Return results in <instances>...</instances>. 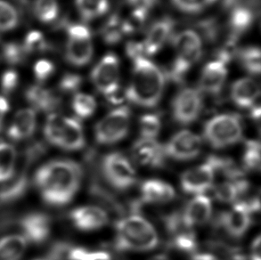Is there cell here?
<instances>
[{
    "label": "cell",
    "instance_id": "obj_48",
    "mask_svg": "<svg viewBox=\"0 0 261 260\" xmlns=\"http://www.w3.org/2000/svg\"><path fill=\"white\" fill-rule=\"evenodd\" d=\"M260 236L255 238L253 243L251 244V260H261L260 256Z\"/></svg>",
    "mask_w": 261,
    "mask_h": 260
},
{
    "label": "cell",
    "instance_id": "obj_36",
    "mask_svg": "<svg viewBox=\"0 0 261 260\" xmlns=\"http://www.w3.org/2000/svg\"><path fill=\"white\" fill-rule=\"evenodd\" d=\"M67 260H113L106 251L89 250L81 247L68 246L65 253Z\"/></svg>",
    "mask_w": 261,
    "mask_h": 260
},
{
    "label": "cell",
    "instance_id": "obj_27",
    "mask_svg": "<svg viewBox=\"0 0 261 260\" xmlns=\"http://www.w3.org/2000/svg\"><path fill=\"white\" fill-rule=\"evenodd\" d=\"M17 165V151L7 142H0V184L14 178Z\"/></svg>",
    "mask_w": 261,
    "mask_h": 260
},
{
    "label": "cell",
    "instance_id": "obj_35",
    "mask_svg": "<svg viewBox=\"0 0 261 260\" xmlns=\"http://www.w3.org/2000/svg\"><path fill=\"white\" fill-rule=\"evenodd\" d=\"M241 64L249 73L258 75L260 73V50L256 46H249L239 54Z\"/></svg>",
    "mask_w": 261,
    "mask_h": 260
},
{
    "label": "cell",
    "instance_id": "obj_50",
    "mask_svg": "<svg viewBox=\"0 0 261 260\" xmlns=\"http://www.w3.org/2000/svg\"><path fill=\"white\" fill-rule=\"evenodd\" d=\"M150 260H170V257H167L165 255H159V256H155L152 257Z\"/></svg>",
    "mask_w": 261,
    "mask_h": 260
},
{
    "label": "cell",
    "instance_id": "obj_26",
    "mask_svg": "<svg viewBox=\"0 0 261 260\" xmlns=\"http://www.w3.org/2000/svg\"><path fill=\"white\" fill-rule=\"evenodd\" d=\"M28 241L22 235H8L0 238V260H21L27 250Z\"/></svg>",
    "mask_w": 261,
    "mask_h": 260
},
{
    "label": "cell",
    "instance_id": "obj_10",
    "mask_svg": "<svg viewBox=\"0 0 261 260\" xmlns=\"http://www.w3.org/2000/svg\"><path fill=\"white\" fill-rule=\"evenodd\" d=\"M202 109V97L197 89L184 88L172 102V116L180 125H189L197 120Z\"/></svg>",
    "mask_w": 261,
    "mask_h": 260
},
{
    "label": "cell",
    "instance_id": "obj_30",
    "mask_svg": "<svg viewBox=\"0 0 261 260\" xmlns=\"http://www.w3.org/2000/svg\"><path fill=\"white\" fill-rule=\"evenodd\" d=\"M75 5L85 21L100 17L109 9L108 0H75Z\"/></svg>",
    "mask_w": 261,
    "mask_h": 260
},
{
    "label": "cell",
    "instance_id": "obj_6",
    "mask_svg": "<svg viewBox=\"0 0 261 260\" xmlns=\"http://www.w3.org/2000/svg\"><path fill=\"white\" fill-rule=\"evenodd\" d=\"M204 137L215 149H222L237 144L243 137L240 117L224 113L213 117L204 127Z\"/></svg>",
    "mask_w": 261,
    "mask_h": 260
},
{
    "label": "cell",
    "instance_id": "obj_39",
    "mask_svg": "<svg viewBox=\"0 0 261 260\" xmlns=\"http://www.w3.org/2000/svg\"><path fill=\"white\" fill-rule=\"evenodd\" d=\"M244 166L245 169L256 171L260 168V146L257 141H248L244 150Z\"/></svg>",
    "mask_w": 261,
    "mask_h": 260
},
{
    "label": "cell",
    "instance_id": "obj_40",
    "mask_svg": "<svg viewBox=\"0 0 261 260\" xmlns=\"http://www.w3.org/2000/svg\"><path fill=\"white\" fill-rule=\"evenodd\" d=\"M56 72V65L52 61L46 58H40L36 61L32 67V73L38 84L44 85L49 81Z\"/></svg>",
    "mask_w": 261,
    "mask_h": 260
},
{
    "label": "cell",
    "instance_id": "obj_17",
    "mask_svg": "<svg viewBox=\"0 0 261 260\" xmlns=\"http://www.w3.org/2000/svg\"><path fill=\"white\" fill-rule=\"evenodd\" d=\"M22 236L28 243L39 244L46 241L51 233V219L40 212H33L24 216L20 221Z\"/></svg>",
    "mask_w": 261,
    "mask_h": 260
},
{
    "label": "cell",
    "instance_id": "obj_31",
    "mask_svg": "<svg viewBox=\"0 0 261 260\" xmlns=\"http://www.w3.org/2000/svg\"><path fill=\"white\" fill-rule=\"evenodd\" d=\"M128 32L126 21H122L120 18L113 15L111 16L102 30V39L107 44L114 45L120 42L124 34Z\"/></svg>",
    "mask_w": 261,
    "mask_h": 260
},
{
    "label": "cell",
    "instance_id": "obj_13",
    "mask_svg": "<svg viewBox=\"0 0 261 260\" xmlns=\"http://www.w3.org/2000/svg\"><path fill=\"white\" fill-rule=\"evenodd\" d=\"M251 214L247 202H238L220 216L219 225L228 236L238 239L243 237L250 227Z\"/></svg>",
    "mask_w": 261,
    "mask_h": 260
},
{
    "label": "cell",
    "instance_id": "obj_49",
    "mask_svg": "<svg viewBox=\"0 0 261 260\" xmlns=\"http://www.w3.org/2000/svg\"><path fill=\"white\" fill-rule=\"evenodd\" d=\"M191 260H222L218 256L212 253H195L192 256Z\"/></svg>",
    "mask_w": 261,
    "mask_h": 260
},
{
    "label": "cell",
    "instance_id": "obj_44",
    "mask_svg": "<svg viewBox=\"0 0 261 260\" xmlns=\"http://www.w3.org/2000/svg\"><path fill=\"white\" fill-rule=\"evenodd\" d=\"M173 4L180 11L192 14L198 13L205 7L215 3L217 0H172Z\"/></svg>",
    "mask_w": 261,
    "mask_h": 260
},
{
    "label": "cell",
    "instance_id": "obj_42",
    "mask_svg": "<svg viewBox=\"0 0 261 260\" xmlns=\"http://www.w3.org/2000/svg\"><path fill=\"white\" fill-rule=\"evenodd\" d=\"M20 85V75L13 68L7 69L0 76V89L5 95H8L17 89Z\"/></svg>",
    "mask_w": 261,
    "mask_h": 260
},
{
    "label": "cell",
    "instance_id": "obj_16",
    "mask_svg": "<svg viewBox=\"0 0 261 260\" xmlns=\"http://www.w3.org/2000/svg\"><path fill=\"white\" fill-rule=\"evenodd\" d=\"M69 217L75 227L84 232L98 230L109 222L107 212L97 206L77 207L71 211Z\"/></svg>",
    "mask_w": 261,
    "mask_h": 260
},
{
    "label": "cell",
    "instance_id": "obj_19",
    "mask_svg": "<svg viewBox=\"0 0 261 260\" xmlns=\"http://www.w3.org/2000/svg\"><path fill=\"white\" fill-rule=\"evenodd\" d=\"M226 76L227 69L225 63L218 59L210 62L201 71L199 82L201 90L211 95L219 94L225 85Z\"/></svg>",
    "mask_w": 261,
    "mask_h": 260
},
{
    "label": "cell",
    "instance_id": "obj_34",
    "mask_svg": "<svg viewBox=\"0 0 261 260\" xmlns=\"http://www.w3.org/2000/svg\"><path fill=\"white\" fill-rule=\"evenodd\" d=\"M71 106L76 116L81 119H88L95 113L96 102L92 95L77 93L73 96Z\"/></svg>",
    "mask_w": 261,
    "mask_h": 260
},
{
    "label": "cell",
    "instance_id": "obj_14",
    "mask_svg": "<svg viewBox=\"0 0 261 260\" xmlns=\"http://www.w3.org/2000/svg\"><path fill=\"white\" fill-rule=\"evenodd\" d=\"M215 176L214 169L207 160L203 164L184 172L180 178V185L187 194H202L212 187Z\"/></svg>",
    "mask_w": 261,
    "mask_h": 260
},
{
    "label": "cell",
    "instance_id": "obj_29",
    "mask_svg": "<svg viewBox=\"0 0 261 260\" xmlns=\"http://www.w3.org/2000/svg\"><path fill=\"white\" fill-rule=\"evenodd\" d=\"M33 14L38 21L51 24L57 21L60 14L58 0H35L33 4Z\"/></svg>",
    "mask_w": 261,
    "mask_h": 260
},
{
    "label": "cell",
    "instance_id": "obj_41",
    "mask_svg": "<svg viewBox=\"0 0 261 260\" xmlns=\"http://www.w3.org/2000/svg\"><path fill=\"white\" fill-rule=\"evenodd\" d=\"M27 187V180L24 176L18 177L17 179L8 185L5 189L0 190V201L1 202H9L12 200H16L18 197L24 194L25 189Z\"/></svg>",
    "mask_w": 261,
    "mask_h": 260
},
{
    "label": "cell",
    "instance_id": "obj_11",
    "mask_svg": "<svg viewBox=\"0 0 261 260\" xmlns=\"http://www.w3.org/2000/svg\"><path fill=\"white\" fill-rule=\"evenodd\" d=\"M119 60L114 54H107L92 70L91 80L105 96L119 88Z\"/></svg>",
    "mask_w": 261,
    "mask_h": 260
},
{
    "label": "cell",
    "instance_id": "obj_37",
    "mask_svg": "<svg viewBox=\"0 0 261 260\" xmlns=\"http://www.w3.org/2000/svg\"><path fill=\"white\" fill-rule=\"evenodd\" d=\"M1 56L4 61L10 65H17L25 60L27 54L21 43L10 41L4 44L1 49Z\"/></svg>",
    "mask_w": 261,
    "mask_h": 260
},
{
    "label": "cell",
    "instance_id": "obj_7",
    "mask_svg": "<svg viewBox=\"0 0 261 260\" xmlns=\"http://www.w3.org/2000/svg\"><path fill=\"white\" fill-rule=\"evenodd\" d=\"M130 117V110L126 106L112 111L95 125V141L109 145L122 140L129 131Z\"/></svg>",
    "mask_w": 261,
    "mask_h": 260
},
{
    "label": "cell",
    "instance_id": "obj_9",
    "mask_svg": "<svg viewBox=\"0 0 261 260\" xmlns=\"http://www.w3.org/2000/svg\"><path fill=\"white\" fill-rule=\"evenodd\" d=\"M66 33V60L74 66H85L90 62L93 56L91 33L87 26L77 23L69 25Z\"/></svg>",
    "mask_w": 261,
    "mask_h": 260
},
{
    "label": "cell",
    "instance_id": "obj_45",
    "mask_svg": "<svg viewBox=\"0 0 261 260\" xmlns=\"http://www.w3.org/2000/svg\"><path fill=\"white\" fill-rule=\"evenodd\" d=\"M82 84V77L74 73L64 74L63 77H61L59 82V88L61 91L64 93H73L81 88Z\"/></svg>",
    "mask_w": 261,
    "mask_h": 260
},
{
    "label": "cell",
    "instance_id": "obj_24",
    "mask_svg": "<svg viewBox=\"0 0 261 260\" xmlns=\"http://www.w3.org/2000/svg\"><path fill=\"white\" fill-rule=\"evenodd\" d=\"M141 196L146 203L163 204L174 200L176 193L170 184L159 179H149L142 184Z\"/></svg>",
    "mask_w": 261,
    "mask_h": 260
},
{
    "label": "cell",
    "instance_id": "obj_3",
    "mask_svg": "<svg viewBox=\"0 0 261 260\" xmlns=\"http://www.w3.org/2000/svg\"><path fill=\"white\" fill-rule=\"evenodd\" d=\"M115 245L118 250L143 252L155 249L159 236L152 224L133 214L117 222Z\"/></svg>",
    "mask_w": 261,
    "mask_h": 260
},
{
    "label": "cell",
    "instance_id": "obj_43",
    "mask_svg": "<svg viewBox=\"0 0 261 260\" xmlns=\"http://www.w3.org/2000/svg\"><path fill=\"white\" fill-rule=\"evenodd\" d=\"M127 3L133 10V17L142 21L155 6L157 0H127Z\"/></svg>",
    "mask_w": 261,
    "mask_h": 260
},
{
    "label": "cell",
    "instance_id": "obj_33",
    "mask_svg": "<svg viewBox=\"0 0 261 260\" xmlns=\"http://www.w3.org/2000/svg\"><path fill=\"white\" fill-rule=\"evenodd\" d=\"M19 25V14L13 4L0 0V32L14 31Z\"/></svg>",
    "mask_w": 261,
    "mask_h": 260
},
{
    "label": "cell",
    "instance_id": "obj_47",
    "mask_svg": "<svg viewBox=\"0 0 261 260\" xmlns=\"http://www.w3.org/2000/svg\"><path fill=\"white\" fill-rule=\"evenodd\" d=\"M10 111V103L7 97L4 95H0V126L2 125L5 117Z\"/></svg>",
    "mask_w": 261,
    "mask_h": 260
},
{
    "label": "cell",
    "instance_id": "obj_1",
    "mask_svg": "<svg viewBox=\"0 0 261 260\" xmlns=\"http://www.w3.org/2000/svg\"><path fill=\"white\" fill-rule=\"evenodd\" d=\"M82 176V167L77 162L53 160L39 167L34 175V184L46 204L62 207L78 193Z\"/></svg>",
    "mask_w": 261,
    "mask_h": 260
},
{
    "label": "cell",
    "instance_id": "obj_25",
    "mask_svg": "<svg viewBox=\"0 0 261 260\" xmlns=\"http://www.w3.org/2000/svg\"><path fill=\"white\" fill-rule=\"evenodd\" d=\"M230 9V39L236 41L237 38L251 28L254 21V12L246 4L242 2L234 5Z\"/></svg>",
    "mask_w": 261,
    "mask_h": 260
},
{
    "label": "cell",
    "instance_id": "obj_22",
    "mask_svg": "<svg viewBox=\"0 0 261 260\" xmlns=\"http://www.w3.org/2000/svg\"><path fill=\"white\" fill-rule=\"evenodd\" d=\"M212 204L210 198L199 194L188 202L182 216L187 225L193 227L206 224L212 218Z\"/></svg>",
    "mask_w": 261,
    "mask_h": 260
},
{
    "label": "cell",
    "instance_id": "obj_20",
    "mask_svg": "<svg viewBox=\"0 0 261 260\" xmlns=\"http://www.w3.org/2000/svg\"><path fill=\"white\" fill-rule=\"evenodd\" d=\"M26 100L35 112L53 113L60 105V98L44 85H32L27 89Z\"/></svg>",
    "mask_w": 261,
    "mask_h": 260
},
{
    "label": "cell",
    "instance_id": "obj_38",
    "mask_svg": "<svg viewBox=\"0 0 261 260\" xmlns=\"http://www.w3.org/2000/svg\"><path fill=\"white\" fill-rule=\"evenodd\" d=\"M162 128V121L156 114H145L141 117L139 121V130L142 138L154 139Z\"/></svg>",
    "mask_w": 261,
    "mask_h": 260
},
{
    "label": "cell",
    "instance_id": "obj_32",
    "mask_svg": "<svg viewBox=\"0 0 261 260\" xmlns=\"http://www.w3.org/2000/svg\"><path fill=\"white\" fill-rule=\"evenodd\" d=\"M21 45L25 53L28 55H38L44 53L48 47L46 36L39 30H31L24 36Z\"/></svg>",
    "mask_w": 261,
    "mask_h": 260
},
{
    "label": "cell",
    "instance_id": "obj_23",
    "mask_svg": "<svg viewBox=\"0 0 261 260\" xmlns=\"http://www.w3.org/2000/svg\"><path fill=\"white\" fill-rule=\"evenodd\" d=\"M260 94L258 84L252 79L244 77L236 81L231 89V98L240 108L247 109L255 106Z\"/></svg>",
    "mask_w": 261,
    "mask_h": 260
},
{
    "label": "cell",
    "instance_id": "obj_18",
    "mask_svg": "<svg viewBox=\"0 0 261 260\" xmlns=\"http://www.w3.org/2000/svg\"><path fill=\"white\" fill-rule=\"evenodd\" d=\"M37 124V112L31 107L21 108L12 118L7 128V136L13 141L26 140L35 133Z\"/></svg>",
    "mask_w": 261,
    "mask_h": 260
},
{
    "label": "cell",
    "instance_id": "obj_12",
    "mask_svg": "<svg viewBox=\"0 0 261 260\" xmlns=\"http://www.w3.org/2000/svg\"><path fill=\"white\" fill-rule=\"evenodd\" d=\"M202 147L201 137L188 130L175 134L164 146L166 155L176 161H190L200 154Z\"/></svg>",
    "mask_w": 261,
    "mask_h": 260
},
{
    "label": "cell",
    "instance_id": "obj_15",
    "mask_svg": "<svg viewBox=\"0 0 261 260\" xmlns=\"http://www.w3.org/2000/svg\"><path fill=\"white\" fill-rule=\"evenodd\" d=\"M132 154L139 164L149 168L163 167L167 156L164 146L158 141L142 137L133 144Z\"/></svg>",
    "mask_w": 261,
    "mask_h": 260
},
{
    "label": "cell",
    "instance_id": "obj_8",
    "mask_svg": "<svg viewBox=\"0 0 261 260\" xmlns=\"http://www.w3.org/2000/svg\"><path fill=\"white\" fill-rule=\"evenodd\" d=\"M106 181L117 190L125 191L137 182V171L130 161L120 152H111L102 162Z\"/></svg>",
    "mask_w": 261,
    "mask_h": 260
},
{
    "label": "cell",
    "instance_id": "obj_4",
    "mask_svg": "<svg viewBox=\"0 0 261 260\" xmlns=\"http://www.w3.org/2000/svg\"><path fill=\"white\" fill-rule=\"evenodd\" d=\"M43 132L49 144L65 151H78L85 145L83 127L74 118L50 113Z\"/></svg>",
    "mask_w": 261,
    "mask_h": 260
},
{
    "label": "cell",
    "instance_id": "obj_5",
    "mask_svg": "<svg viewBox=\"0 0 261 260\" xmlns=\"http://www.w3.org/2000/svg\"><path fill=\"white\" fill-rule=\"evenodd\" d=\"M174 46L176 59L169 70V77L174 82H181L191 67L201 58V39L196 32L187 30L176 36Z\"/></svg>",
    "mask_w": 261,
    "mask_h": 260
},
{
    "label": "cell",
    "instance_id": "obj_28",
    "mask_svg": "<svg viewBox=\"0 0 261 260\" xmlns=\"http://www.w3.org/2000/svg\"><path fill=\"white\" fill-rule=\"evenodd\" d=\"M248 183L244 180L226 181L216 186L214 194L219 201L232 203L248 190Z\"/></svg>",
    "mask_w": 261,
    "mask_h": 260
},
{
    "label": "cell",
    "instance_id": "obj_2",
    "mask_svg": "<svg viewBox=\"0 0 261 260\" xmlns=\"http://www.w3.org/2000/svg\"><path fill=\"white\" fill-rule=\"evenodd\" d=\"M133 62V75L128 88L125 90L126 98L137 106L152 108L163 96L165 76L159 67L145 57Z\"/></svg>",
    "mask_w": 261,
    "mask_h": 260
},
{
    "label": "cell",
    "instance_id": "obj_46",
    "mask_svg": "<svg viewBox=\"0 0 261 260\" xmlns=\"http://www.w3.org/2000/svg\"><path fill=\"white\" fill-rule=\"evenodd\" d=\"M127 56L134 61L140 57H145V48L143 43L129 42L127 45Z\"/></svg>",
    "mask_w": 261,
    "mask_h": 260
},
{
    "label": "cell",
    "instance_id": "obj_21",
    "mask_svg": "<svg viewBox=\"0 0 261 260\" xmlns=\"http://www.w3.org/2000/svg\"><path fill=\"white\" fill-rule=\"evenodd\" d=\"M173 28L174 21L169 17L163 18L154 22L143 42L145 55L152 56L157 53L170 39Z\"/></svg>",
    "mask_w": 261,
    "mask_h": 260
}]
</instances>
